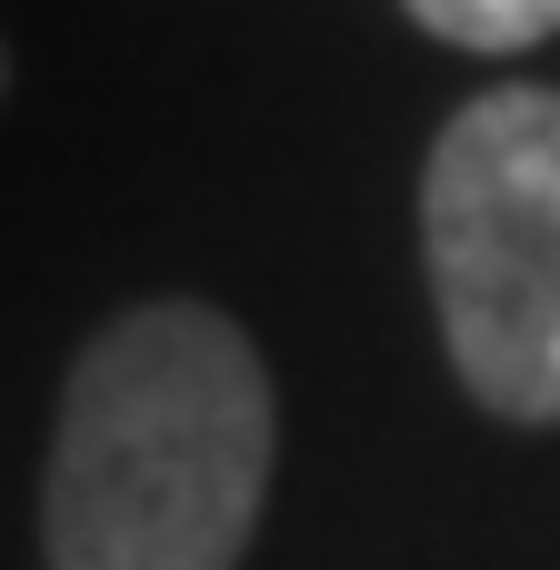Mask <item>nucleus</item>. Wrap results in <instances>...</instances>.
<instances>
[{
  "label": "nucleus",
  "mask_w": 560,
  "mask_h": 570,
  "mask_svg": "<svg viewBox=\"0 0 560 570\" xmlns=\"http://www.w3.org/2000/svg\"><path fill=\"white\" fill-rule=\"evenodd\" d=\"M421 271L461 391L560 431V90L501 80L461 100L421 160Z\"/></svg>",
  "instance_id": "2"
},
{
  "label": "nucleus",
  "mask_w": 560,
  "mask_h": 570,
  "mask_svg": "<svg viewBox=\"0 0 560 570\" xmlns=\"http://www.w3.org/2000/svg\"><path fill=\"white\" fill-rule=\"evenodd\" d=\"M10 70H20V60H10V30H0V100H10Z\"/></svg>",
  "instance_id": "4"
},
{
  "label": "nucleus",
  "mask_w": 560,
  "mask_h": 570,
  "mask_svg": "<svg viewBox=\"0 0 560 570\" xmlns=\"http://www.w3.org/2000/svg\"><path fill=\"white\" fill-rule=\"evenodd\" d=\"M271 451L281 401L261 341L210 301H130L70 351L40 461V561L240 570Z\"/></svg>",
  "instance_id": "1"
},
{
  "label": "nucleus",
  "mask_w": 560,
  "mask_h": 570,
  "mask_svg": "<svg viewBox=\"0 0 560 570\" xmlns=\"http://www.w3.org/2000/svg\"><path fill=\"white\" fill-rule=\"evenodd\" d=\"M431 40L451 50H481V60H511V50H541L560 30V0H401Z\"/></svg>",
  "instance_id": "3"
}]
</instances>
